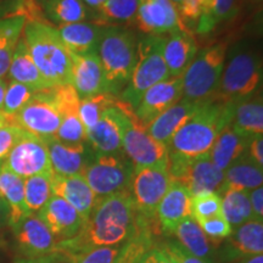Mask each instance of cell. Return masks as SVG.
<instances>
[{
    "mask_svg": "<svg viewBox=\"0 0 263 263\" xmlns=\"http://www.w3.org/2000/svg\"><path fill=\"white\" fill-rule=\"evenodd\" d=\"M138 230V212L129 192L115 194L98 200L81 232L73 238L58 242L55 254L122 246Z\"/></svg>",
    "mask_w": 263,
    "mask_h": 263,
    "instance_id": "1",
    "label": "cell"
},
{
    "mask_svg": "<svg viewBox=\"0 0 263 263\" xmlns=\"http://www.w3.org/2000/svg\"><path fill=\"white\" fill-rule=\"evenodd\" d=\"M236 105L213 95L202 101L197 111L174 134L168 154L195 159L209 155L222 130L232 124Z\"/></svg>",
    "mask_w": 263,
    "mask_h": 263,
    "instance_id": "2",
    "label": "cell"
},
{
    "mask_svg": "<svg viewBox=\"0 0 263 263\" xmlns=\"http://www.w3.org/2000/svg\"><path fill=\"white\" fill-rule=\"evenodd\" d=\"M24 38L33 62L49 83L71 84V58L57 28L45 22H26Z\"/></svg>",
    "mask_w": 263,
    "mask_h": 263,
    "instance_id": "3",
    "label": "cell"
},
{
    "mask_svg": "<svg viewBox=\"0 0 263 263\" xmlns=\"http://www.w3.org/2000/svg\"><path fill=\"white\" fill-rule=\"evenodd\" d=\"M262 84V61L257 52L238 47L223 68L218 89L215 94L227 103L238 105L250 100Z\"/></svg>",
    "mask_w": 263,
    "mask_h": 263,
    "instance_id": "4",
    "label": "cell"
},
{
    "mask_svg": "<svg viewBox=\"0 0 263 263\" xmlns=\"http://www.w3.org/2000/svg\"><path fill=\"white\" fill-rule=\"evenodd\" d=\"M164 42L161 35H146L137 44L136 66L121 98L132 108L138 106L147 89L171 77L163 59Z\"/></svg>",
    "mask_w": 263,
    "mask_h": 263,
    "instance_id": "5",
    "label": "cell"
},
{
    "mask_svg": "<svg viewBox=\"0 0 263 263\" xmlns=\"http://www.w3.org/2000/svg\"><path fill=\"white\" fill-rule=\"evenodd\" d=\"M98 55L111 94L122 90L128 84L137 62V41L130 32L118 27H107Z\"/></svg>",
    "mask_w": 263,
    "mask_h": 263,
    "instance_id": "6",
    "label": "cell"
},
{
    "mask_svg": "<svg viewBox=\"0 0 263 263\" xmlns=\"http://www.w3.org/2000/svg\"><path fill=\"white\" fill-rule=\"evenodd\" d=\"M227 48V43H217L197 52L182 77L184 99L200 101L217 93L226 65Z\"/></svg>",
    "mask_w": 263,
    "mask_h": 263,
    "instance_id": "7",
    "label": "cell"
},
{
    "mask_svg": "<svg viewBox=\"0 0 263 263\" xmlns=\"http://www.w3.org/2000/svg\"><path fill=\"white\" fill-rule=\"evenodd\" d=\"M134 166L126 155L95 153L83 177L98 200L129 190Z\"/></svg>",
    "mask_w": 263,
    "mask_h": 263,
    "instance_id": "8",
    "label": "cell"
},
{
    "mask_svg": "<svg viewBox=\"0 0 263 263\" xmlns=\"http://www.w3.org/2000/svg\"><path fill=\"white\" fill-rule=\"evenodd\" d=\"M168 173L172 183L184 186L192 196L205 193L219 194L224 182V172L217 168L210 155L186 159L168 154Z\"/></svg>",
    "mask_w": 263,
    "mask_h": 263,
    "instance_id": "9",
    "label": "cell"
},
{
    "mask_svg": "<svg viewBox=\"0 0 263 263\" xmlns=\"http://www.w3.org/2000/svg\"><path fill=\"white\" fill-rule=\"evenodd\" d=\"M171 185L168 161L149 167H136L128 192L138 215L147 221H156L157 206Z\"/></svg>",
    "mask_w": 263,
    "mask_h": 263,
    "instance_id": "10",
    "label": "cell"
},
{
    "mask_svg": "<svg viewBox=\"0 0 263 263\" xmlns=\"http://www.w3.org/2000/svg\"><path fill=\"white\" fill-rule=\"evenodd\" d=\"M61 118L54 87H51L37 91L15 116H8V123L18 126L42 139H47L57 136Z\"/></svg>",
    "mask_w": 263,
    "mask_h": 263,
    "instance_id": "11",
    "label": "cell"
},
{
    "mask_svg": "<svg viewBox=\"0 0 263 263\" xmlns=\"http://www.w3.org/2000/svg\"><path fill=\"white\" fill-rule=\"evenodd\" d=\"M2 166L22 179L52 173L47 144L42 138L28 132H25Z\"/></svg>",
    "mask_w": 263,
    "mask_h": 263,
    "instance_id": "12",
    "label": "cell"
},
{
    "mask_svg": "<svg viewBox=\"0 0 263 263\" xmlns=\"http://www.w3.org/2000/svg\"><path fill=\"white\" fill-rule=\"evenodd\" d=\"M182 98V77H170L168 80L160 82L145 91L138 106L134 108V120L130 122L146 129L154 120Z\"/></svg>",
    "mask_w": 263,
    "mask_h": 263,
    "instance_id": "13",
    "label": "cell"
},
{
    "mask_svg": "<svg viewBox=\"0 0 263 263\" xmlns=\"http://www.w3.org/2000/svg\"><path fill=\"white\" fill-rule=\"evenodd\" d=\"M124 155L136 167H149L168 161V147L154 139L146 129L128 121L122 136Z\"/></svg>",
    "mask_w": 263,
    "mask_h": 263,
    "instance_id": "14",
    "label": "cell"
},
{
    "mask_svg": "<svg viewBox=\"0 0 263 263\" xmlns=\"http://www.w3.org/2000/svg\"><path fill=\"white\" fill-rule=\"evenodd\" d=\"M136 18L138 27L146 35L188 31L182 25L172 0H139Z\"/></svg>",
    "mask_w": 263,
    "mask_h": 263,
    "instance_id": "15",
    "label": "cell"
},
{
    "mask_svg": "<svg viewBox=\"0 0 263 263\" xmlns=\"http://www.w3.org/2000/svg\"><path fill=\"white\" fill-rule=\"evenodd\" d=\"M21 254L26 258H41L57 252V239L37 215H31L12 227Z\"/></svg>",
    "mask_w": 263,
    "mask_h": 263,
    "instance_id": "16",
    "label": "cell"
},
{
    "mask_svg": "<svg viewBox=\"0 0 263 263\" xmlns=\"http://www.w3.org/2000/svg\"><path fill=\"white\" fill-rule=\"evenodd\" d=\"M70 58L71 84L81 100L93 95L110 93L98 52L87 55L70 54Z\"/></svg>",
    "mask_w": 263,
    "mask_h": 263,
    "instance_id": "17",
    "label": "cell"
},
{
    "mask_svg": "<svg viewBox=\"0 0 263 263\" xmlns=\"http://www.w3.org/2000/svg\"><path fill=\"white\" fill-rule=\"evenodd\" d=\"M128 121L129 117L117 106V104L116 106L106 108L95 126L87 130V140L95 153H120L123 130Z\"/></svg>",
    "mask_w": 263,
    "mask_h": 263,
    "instance_id": "18",
    "label": "cell"
},
{
    "mask_svg": "<svg viewBox=\"0 0 263 263\" xmlns=\"http://www.w3.org/2000/svg\"><path fill=\"white\" fill-rule=\"evenodd\" d=\"M58 242L73 238L83 228L85 219L60 196L52 195L37 213Z\"/></svg>",
    "mask_w": 263,
    "mask_h": 263,
    "instance_id": "19",
    "label": "cell"
},
{
    "mask_svg": "<svg viewBox=\"0 0 263 263\" xmlns=\"http://www.w3.org/2000/svg\"><path fill=\"white\" fill-rule=\"evenodd\" d=\"M43 140L48 146L52 173L62 177L83 176L85 168L93 159V154L88 151L85 144L67 145L55 137Z\"/></svg>",
    "mask_w": 263,
    "mask_h": 263,
    "instance_id": "20",
    "label": "cell"
},
{
    "mask_svg": "<svg viewBox=\"0 0 263 263\" xmlns=\"http://www.w3.org/2000/svg\"><path fill=\"white\" fill-rule=\"evenodd\" d=\"M161 232L173 234L180 222L192 217V195L184 186L172 183L155 212Z\"/></svg>",
    "mask_w": 263,
    "mask_h": 263,
    "instance_id": "21",
    "label": "cell"
},
{
    "mask_svg": "<svg viewBox=\"0 0 263 263\" xmlns=\"http://www.w3.org/2000/svg\"><path fill=\"white\" fill-rule=\"evenodd\" d=\"M203 100L194 101L182 98L154 120L146 128V132L154 139L168 147L174 134L196 112Z\"/></svg>",
    "mask_w": 263,
    "mask_h": 263,
    "instance_id": "22",
    "label": "cell"
},
{
    "mask_svg": "<svg viewBox=\"0 0 263 263\" xmlns=\"http://www.w3.org/2000/svg\"><path fill=\"white\" fill-rule=\"evenodd\" d=\"M51 190L52 195L62 197L65 201L74 207L87 222L98 199L83 176L62 177L52 174Z\"/></svg>",
    "mask_w": 263,
    "mask_h": 263,
    "instance_id": "23",
    "label": "cell"
},
{
    "mask_svg": "<svg viewBox=\"0 0 263 263\" xmlns=\"http://www.w3.org/2000/svg\"><path fill=\"white\" fill-rule=\"evenodd\" d=\"M107 27L93 22H78L57 28L70 54L87 55L98 52L99 44Z\"/></svg>",
    "mask_w": 263,
    "mask_h": 263,
    "instance_id": "24",
    "label": "cell"
},
{
    "mask_svg": "<svg viewBox=\"0 0 263 263\" xmlns=\"http://www.w3.org/2000/svg\"><path fill=\"white\" fill-rule=\"evenodd\" d=\"M197 54V44L189 31L172 33L164 42L163 59L171 77H183Z\"/></svg>",
    "mask_w": 263,
    "mask_h": 263,
    "instance_id": "25",
    "label": "cell"
},
{
    "mask_svg": "<svg viewBox=\"0 0 263 263\" xmlns=\"http://www.w3.org/2000/svg\"><path fill=\"white\" fill-rule=\"evenodd\" d=\"M8 73L12 81L27 85L34 91H41L54 87L43 77L37 66L33 62L27 44L22 35L16 44Z\"/></svg>",
    "mask_w": 263,
    "mask_h": 263,
    "instance_id": "26",
    "label": "cell"
},
{
    "mask_svg": "<svg viewBox=\"0 0 263 263\" xmlns=\"http://www.w3.org/2000/svg\"><path fill=\"white\" fill-rule=\"evenodd\" d=\"M263 167L258 166L248 151L238 157L234 162L224 171V182L219 192V195L226 189L250 190L262 186Z\"/></svg>",
    "mask_w": 263,
    "mask_h": 263,
    "instance_id": "27",
    "label": "cell"
},
{
    "mask_svg": "<svg viewBox=\"0 0 263 263\" xmlns=\"http://www.w3.org/2000/svg\"><path fill=\"white\" fill-rule=\"evenodd\" d=\"M0 197L9 205V226L15 227L31 215L25 202V179L0 167Z\"/></svg>",
    "mask_w": 263,
    "mask_h": 263,
    "instance_id": "28",
    "label": "cell"
},
{
    "mask_svg": "<svg viewBox=\"0 0 263 263\" xmlns=\"http://www.w3.org/2000/svg\"><path fill=\"white\" fill-rule=\"evenodd\" d=\"M233 130L246 140L263 136V103L259 95L254 100H246L236 105L232 124Z\"/></svg>",
    "mask_w": 263,
    "mask_h": 263,
    "instance_id": "29",
    "label": "cell"
},
{
    "mask_svg": "<svg viewBox=\"0 0 263 263\" xmlns=\"http://www.w3.org/2000/svg\"><path fill=\"white\" fill-rule=\"evenodd\" d=\"M248 145L249 140L238 136L232 126H228L222 130L210 150V159L217 168L224 172L230 164L245 153Z\"/></svg>",
    "mask_w": 263,
    "mask_h": 263,
    "instance_id": "30",
    "label": "cell"
},
{
    "mask_svg": "<svg viewBox=\"0 0 263 263\" xmlns=\"http://www.w3.org/2000/svg\"><path fill=\"white\" fill-rule=\"evenodd\" d=\"M42 9L45 18L59 26L87 22L90 17L89 9L82 0H44Z\"/></svg>",
    "mask_w": 263,
    "mask_h": 263,
    "instance_id": "31",
    "label": "cell"
},
{
    "mask_svg": "<svg viewBox=\"0 0 263 263\" xmlns=\"http://www.w3.org/2000/svg\"><path fill=\"white\" fill-rule=\"evenodd\" d=\"M173 234L178 238V242L186 251L210 263V255H211L210 241L201 227L193 217L180 222Z\"/></svg>",
    "mask_w": 263,
    "mask_h": 263,
    "instance_id": "32",
    "label": "cell"
},
{
    "mask_svg": "<svg viewBox=\"0 0 263 263\" xmlns=\"http://www.w3.org/2000/svg\"><path fill=\"white\" fill-rule=\"evenodd\" d=\"M221 196L222 215L232 228L241 226L250 219H255L248 190L226 189L221 193Z\"/></svg>",
    "mask_w": 263,
    "mask_h": 263,
    "instance_id": "33",
    "label": "cell"
},
{
    "mask_svg": "<svg viewBox=\"0 0 263 263\" xmlns=\"http://www.w3.org/2000/svg\"><path fill=\"white\" fill-rule=\"evenodd\" d=\"M232 245L241 256L263 255V221L250 219L236 227Z\"/></svg>",
    "mask_w": 263,
    "mask_h": 263,
    "instance_id": "34",
    "label": "cell"
},
{
    "mask_svg": "<svg viewBox=\"0 0 263 263\" xmlns=\"http://www.w3.org/2000/svg\"><path fill=\"white\" fill-rule=\"evenodd\" d=\"M26 25L24 17L0 18V78L8 73L12 54Z\"/></svg>",
    "mask_w": 263,
    "mask_h": 263,
    "instance_id": "35",
    "label": "cell"
},
{
    "mask_svg": "<svg viewBox=\"0 0 263 263\" xmlns=\"http://www.w3.org/2000/svg\"><path fill=\"white\" fill-rule=\"evenodd\" d=\"M52 174H37L25 179V202L31 213H38L52 196Z\"/></svg>",
    "mask_w": 263,
    "mask_h": 263,
    "instance_id": "36",
    "label": "cell"
},
{
    "mask_svg": "<svg viewBox=\"0 0 263 263\" xmlns=\"http://www.w3.org/2000/svg\"><path fill=\"white\" fill-rule=\"evenodd\" d=\"M240 0H212L210 11L197 21L196 32L207 34L222 22L235 17L239 11Z\"/></svg>",
    "mask_w": 263,
    "mask_h": 263,
    "instance_id": "37",
    "label": "cell"
},
{
    "mask_svg": "<svg viewBox=\"0 0 263 263\" xmlns=\"http://www.w3.org/2000/svg\"><path fill=\"white\" fill-rule=\"evenodd\" d=\"M139 0H107L98 10L95 24L105 26L128 22L136 18Z\"/></svg>",
    "mask_w": 263,
    "mask_h": 263,
    "instance_id": "38",
    "label": "cell"
},
{
    "mask_svg": "<svg viewBox=\"0 0 263 263\" xmlns=\"http://www.w3.org/2000/svg\"><path fill=\"white\" fill-rule=\"evenodd\" d=\"M116 104L117 99L114 97V94L110 93H103L82 99L80 101L78 114H80V120L83 123L85 130L95 126L104 111L108 107L116 106Z\"/></svg>",
    "mask_w": 263,
    "mask_h": 263,
    "instance_id": "39",
    "label": "cell"
},
{
    "mask_svg": "<svg viewBox=\"0 0 263 263\" xmlns=\"http://www.w3.org/2000/svg\"><path fill=\"white\" fill-rule=\"evenodd\" d=\"M153 248V233L139 227L134 236L121 246L120 254L114 263H141L144 255Z\"/></svg>",
    "mask_w": 263,
    "mask_h": 263,
    "instance_id": "40",
    "label": "cell"
},
{
    "mask_svg": "<svg viewBox=\"0 0 263 263\" xmlns=\"http://www.w3.org/2000/svg\"><path fill=\"white\" fill-rule=\"evenodd\" d=\"M121 246H104L73 252V254H55L59 258H65V263H114L120 254Z\"/></svg>",
    "mask_w": 263,
    "mask_h": 263,
    "instance_id": "41",
    "label": "cell"
},
{
    "mask_svg": "<svg viewBox=\"0 0 263 263\" xmlns=\"http://www.w3.org/2000/svg\"><path fill=\"white\" fill-rule=\"evenodd\" d=\"M222 215V196L218 193H205L192 196V217L199 223Z\"/></svg>",
    "mask_w": 263,
    "mask_h": 263,
    "instance_id": "42",
    "label": "cell"
},
{
    "mask_svg": "<svg viewBox=\"0 0 263 263\" xmlns=\"http://www.w3.org/2000/svg\"><path fill=\"white\" fill-rule=\"evenodd\" d=\"M35 93L37 91H34L27 85L11 81L6 85L3 114L9 117L15 116L31 100Z\"/></svg>",
    "mask_w": 263,
    "mask_h": 263,
    "instance_id": "43",
    "label": "cell"
},
{
    "mask_svg": "<svg viewBox=\"0 0 263 263\" xmlns=\"http://www.w3.org/2000/svg\"><path fill=\"white\" fill-rule=\"evenodd\" d=\"M211 5L212 0H180L177 10L182 25H185V22H197L210 11Z\"/></svg>",
    "mask_w": 263,
    "mask_h": 263,
    "instance_id": "44",
    "label": "cell"
},
{
    "mask_svg": "<svg viewBox=\"0 0 263 263\" xmlns=\"http://www.w3.org/2000/svg\"><path fill=\"white\" fill-rule=\"evenodd\" d=\"M25 132V129H22L18 126H15V124H3V126H0V167L6 160V157L9 156L12 147L24 136Z\"/></svg>",
    "mask_w": 263,
    "mask_h": 263,
    "instance_id": "45",
    "label": "cell"
},
{
    "mask_svg": "<svg viewBox=\"0 0 263 263\" xmlns=\"http://www.w3.org/2000/svg\"><path fill=\"white\" fill-rule=\"evenodd\" d=\"M199 224L206 236H210L213 240L228 238L233 233L232 226L227 222L223 215L205 219V221L199 222Z\"/></svg>",
    "mask_w": 263,
    "mask_h": 263,
    "instance_id": "46",
    "label": "cell"
},
{
    "mask_svg": "<svg viewBox=\"0 0 263 263\" xmlns=\"http://www.w3.org/2000/svg\"><path fill=\"white\" fill-rule=\"evenodd\" d=\"M160 248L170 256L173 263H207L203 259L196 257L189 251H186L178 241L170 240V241L163 242Z\"/></svg>",
    "mask_w": 263,
    "mask_h": 263,
    "instance_id": "47",
    "label": "cell"
},
{
    "mask_svg": "<svg viewBox=\"0 0 263 263\" xmlns=\"http://www.w3.org/2000/svg\"><path fill=\"white\" fill-rule=\"evenodd\" d=\"M250 196V203H251V210L252 215H254L255 219L262 221L263 218V188L258 186L251 190V193H249Z\"/></svg>",
    "mask_w": 263,
    "mask_h": 263,
    "instance_id": "48",
    "label": "cell"
},
{
    "mask_svg": "<svg viewBox=\"0 0 263 263\" xmlns=\"http://www.w3.org/2000/svg\"><path fill=\"white\" fill-rule=\"evenodd\" d=\"M246 151L258 166L263 167V136L255 137L250 140Z\"/></svg>",
    "mask_w": 263,
    "mask_h": 263,
    "instance_id": "49",
    "label": "cell"
},
{
    "mask_svg": "<svg viewBox=\"0 0 263 263\" xmlns=\"http://www.w3.org/2000/svg\"><path fill=\"white\" fill-rule=\"evenodd\" d=\"M141 263H173L172 259L162 249L160 248H151L149 251L144 255Z\"/></svg>",
    "mask_w": 263,
    "mask_h": 263,
    "instance_id": "50",
    "label": "cell"
},
{
    "mask_svg": "<svg viewBox=\"0 0 263 263\" xmlns=\"http://www.w3.org/2000/svg\"><path fill=\"white\" fill-rule=\"evenodd\" d=\"M9 215H10V209L9 205L6 203L4 199L0 197V228L9 224Z\"/></svg>",
    "mask_w": 263,
    "mask_h": 263,
    "instance_id": "51",
    "label": "cell"
},
{
    "mask_svg": "<svg viewBox=\"0 0 263 263\" xmlns=\"http://www.w3.org/2000/svg\"><path fill=\"white\" fill-rule=\"evenodd\" d=\"M17 263H59V258L55 255L41 258H24L18 259Z\"/></svg>",
    "mask_w": 263,
    "mask_h": 263,
    "instance_id": "52",
    "label": "cell"
},
{
    "mask_svg": "<svg viewBox=\"0 0 263 263\" xmlns=\"http://www.w3.org/2000/svg\"><path fill=\"white\" fill-rule=\"evenodd\" d=\"M82 2H83L88 8H91L98 11V10L104 5L107 0H82Z\"/></svg>",
    "mask_w": 263,
    "mask_h": 263,
    "instance_id": "53",
    "label": "cell"
},
{
    "mask_svg": "<svg viewBox=\"0 0 263 263\" xmlns=\"http://www.w3.org/2000/svg\"><path fill=\"white\" fill-rule=\"evenodd\" d=\"M6 82L0 78V111L3 112V106H4V97H5V91H6Z\"/></svg>",
    "mask_w": 263,
    "mask_h": 263,
    "instance_id": "54",
    "label": "cell"
},
{
    "mask_svg": "<svg viewBox=\"0 0 263 263\" xmlns=\"http://www.w3.org/2000/svg\"><path fill=\"white\" fill-rule=\"evenodd\" d=\"M245 263H263V255H257L250 257Z\"/></svg>",
    "mask_w": 263,
    "mask_h": 263,
    "instance_id": "55",
    "label": "cell"
},
{
    "mask_svg": "<svg viewBox=\"0 0 263 263\" xmlns=\"http://www.w3.org/2000/svg\"><path fill=\"white\" fill-rule=\"evenodd\" d=\"M3 124H8V118L0 111V126H3Z\"/></svg>",
    "mask_w": 263,
    "mask_h": 263,
    "instance_id": "56",
    "label": "cell"
},
{
    "mask_svg": "<svg viewBox=\"0 0 263 263\" xmlns=\"http://www.w3.org/2000/svg\"><path fill=\"white\" fill-rule=\"evenodd\" d=\"M11 2H14V0H0V6L9 4V3H11Z\"/></svg>",
    "mask_w": 263,
    "mask_h": 263,
    "instance_id": "57",
    "label": "cell"
},
{
    "mask_svg": "<svg viewBox=\"0 0 263 263\" xmlns=\"http://www.w3.org/2000/svg\"><path fill=\"white\" fill-rule=\"evenodd\" d=\"M255 5H261L262 4V0H251Z\"/></svg>",
    "mask_w": 263,
    "mask_h": 263,
    "instance_id": "58",
    "label": "cell"
},
{
    "mask_svg": "<svg viewBox=\"0 0 263 263\" xmlns=\"http://www.w3.org/2000/svg\"><path fill=\"white\" fill-rule=\"evenodd\" d=\"M33 2H34V3H37L38 5H41V6H42L43 3H44V0H33Z\"/></svg>",
    "mask_w": 263,
    "mask_h": 263,
    "instance_id": "59",
    "label": "cell"
},
{
    "mask_svg": "<svg viewBox=\"0 0 263 263\" xmlns=\"http://www.w3.org/2000/svg\"><path fill=\"white\" fill-rule=\"evenodd\" d=\"M172 2H173V4L177 6V5H178V4H179V2H180V0H172Z\"/></svg>",
    "mask_w": 263,
    "mask_h": 263,
    "instance_id": "60",
    "label": "cell"
},
{
    "mask_svg": "<svg viewBox=\"0 0 263 263\" xmlns=\"http://www.w3.org/2000/svg\"><path fill=\"white\" fill-rule=\"evenodd\" d=\"M55 256H57V255H55ZM57 257H58V256H57ZM59 258V257H58ZM59 263H65L64 261H62V259H60V258H59Z\"/></svg>",
    "mask_w": 263,
    "mask_h": 263,
    "instance_id": "61",
    "label": "cell"
}]
</instances>
